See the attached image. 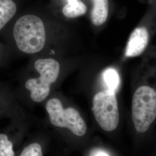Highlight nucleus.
Masks as SVG:
<instances>
[{"label":"nucleus","mask_w":156,"mask_h":156,"mask_svg":"<svg viewBox=\"0 0 156 156\" xmlns=\"http://www.w3.org/2000/svg\"><path fill=\"white\" fill-rule=\"evenodd\" d=\"M102 78L108 89L115 92L119 86L120 78L117 71L113 68H108L102 73Z\"/></svg>","instance_id":"nucleus-10"},{"label":"nucleus","mask_w":156,"mask_h":156,"mask_svg":"<svg viewBox=\"0 0 156 156\" xmlns=\"http://www.w3.org/2000/svg\"><path fill=\"white\" fill-rule=\"evenodd\" d=\"M13 37L19 50L34 54L42 50L46 42V31L39 17L27 15L20 17L13 28Z\"/></svg>","instance_id":"nucleus-1"},{"label":"nucleus","mask_w":156,"mask_h":156,"mask_svg":"<svg viewBox=\"0 0 156 156\" xmlns=\"http://www.w3.org/2000/svg\"><path fill=\"white\" fill-rule=\"evenodd\" d=\"M92 111L97 122L104 131L111 132L119 123V111L115 92L105 90L95 94Z\"/></svg>","instance_id":"nucleus-4"},{"label":"nucleus","mask_w":156,"mask_h":156,"mask_svg":"<svg viewBox=\"0 0 156 156\" xmlns=\"http://www.w3.org/2000/svg\"><path fill=\"white\" fill-rule=\"evenodd\" d=\"M92 1L93 6L91 13V21L95 26H101L106 22L108 17V0Z\"/></svg>","instance_id":"nucleus-7"},{"label":"nucleus","mask_w":156,"mask_h":156,"mask_svg":"<svg viewBox=\"0 0 156 156\" xmlns=\"http://www.w3.org/2000/svg\"><path fill=\"white\" fill-rule=\"evenodd\" d=\"M16 11V4L13 0H0V30L11 20Z\"/></svg>","instance_id":"nucleus-8"},{"label":"nucleus","mask_w":156,"mask_h":156,"mask_svg":"<svg viewBox=\"0 0 156 156\" xmlns=\"http://www.w3.org/2000/svg\"><path fill=\"white\" fill-rule=\"evenodd\" d=\"M149 34L145 27H138L131 34L125 50L127 57L140 56L146 49L149 43Z\"/></svg>","instance_id":"nucleus-6"},{"label":"nucleus","mask_w":156,"mask_h":156,"mask_svg":"<svg viewBox=\"0 0 156 156\" xmlns=\"http://www.w3.org/2000/svg\"><path fill=\"white\" fill-rule=\"evenodd\" d=\"M46 109L53 126L68 128L78 136H83L86 133V124L76 109L71 107L64 109L62 102L57 98L48 101Z\"/></svg>","instance_id":"nucleus-5"},{"label":"nucleus","mask_w":156,"mask_h":156,"mask_svg":"<svg viewBox=\"0 0 156 156\" xmlns=\"http://www.w3.org/2000/svg\"><path fill=\"white\" fill-rule=\"evenodd\" d=\"M19 156H43L41 145L38 143H33L26 147Z\"/></svg>","instance_id":"nucleus-12"},{"label":"nucleus","mask_w":156,"mask_h":156,"mask_svg":"<svg viewBox=\"0 0 156 156\" xmlns=\"http://www.w3.org/2000/svg\"><path fill=\"white\" fill-rule=\"evenodd\" d=\"M96 156H108L107 154H106V153H103V152H101V153H98L97 155Z\"/></svg>","instance_id":"nucleus-13"},{"label":"nucleus","mask_w":156,"mask_h":156,"mask_svg":"<svg viewBox=\"0 0 156 156\" xmlns=\"http://www.w3.org/2000/svg\"><path fill=\"white\" fill-rule=\"evenodd\" d=\"M34 67L40 74V77L28 79L25 87L31 91V99L40 102L48 96L50 85L56 82L60 67L59 63L53 58L39 59L35 62Z\"/></svg>","instance_id":"nucleus-3"},{"label":"nucleus","mask_w":156,"mask_h":156,"mask_svg":"<svg viewBox=\"0 0 156 156\" xmlns=\"http://www.w3.org/2000/svg\"><path fill=\"white\" fill-rule=\"evenodd\" d=\"M79 0H67L68 2H73V1H77Z\"/></svg>","instance_id":"nucleus-14"},{"label":"nucleus","mask_w":156,"mask_h":156,"mask_svg":"<svg viewBox=\"0 0 156 156\" xmlns=\"http://www.w3.org/2000/svg\"><path fill=\"white\" fill-rule=\"evenodd\" d=\"M0 156H15L13 144L5 134H0Z\"/></svg>","instance_id":"nucleus-11"},{"label":"nucleus","mask_w":156,"mask_h":156,"mask_svg":"<svg viewBox=\"0 0 156 156\" xmlns=\"http://www.w3.org/2000/svg\"><path fill=\"white\" fill-rule=\"evenodd\" d=\"M134 126L139 133H144L156 119V91L149 86H141L135 91L131 105Z\"/></svg>","instance_id":"nucleus-2"},{"label":"nucleus","mask_w":156,"mask_h":156,"mask_svg":"<svg viewBox=\"0 0 156 156\" xmlns=\"http://www.w3.org/2000/svg\"><path fill=\"white\" fill-rule=\"evenodd\" d=\"M86 11V5L80 0L68 2L62 8L64 15L68 18H75L82 16Z\"/></svg>","instance_id":"nucleus-9"}]
</instances>
